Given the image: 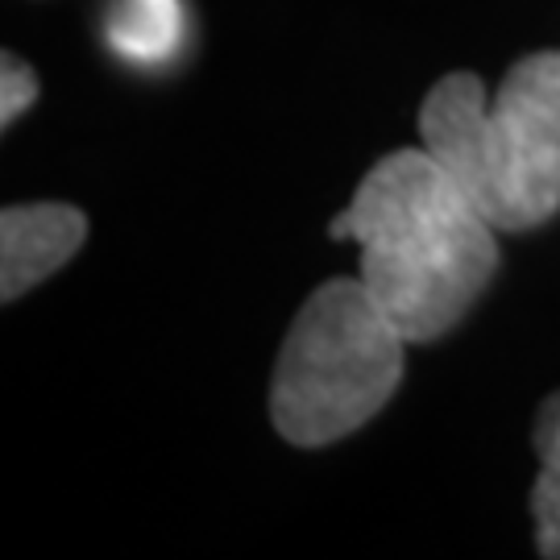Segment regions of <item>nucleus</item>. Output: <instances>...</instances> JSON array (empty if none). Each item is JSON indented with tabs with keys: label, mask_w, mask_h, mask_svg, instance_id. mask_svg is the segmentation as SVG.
I'll return each mask as SVG.
<instances>
[{
	"label": "nucleus",
	"mask_w": 560,
	"mask_h": 560,
	"mask_svg": "<svg viewBox=\"0 0 560 560\" xmlns=\"http://www.w3.org/2000/svg\"><path fill=\"white\" fill-rule=\"evenodd\" d=\"M494 224L423 145L386 154L328 237L358 241L361 275L378 307L411 345L465 320L499 270Z\"/></svg>",
	"instance_id": "nucleus-1"
},
{
	"label": "nucleus",
	"mask_w": 560,
	"mask_h": 560,
	"mask_svg": "<svg viewBox=\"0 0 560 560\" xmlns=\"http://www.w3.org/2000/svg\"><path fill=\"white\" fill-rule=\"evenodd\" d=\"M88 217L71 203H18L0 212V300L13 303L80 254Z\"/></svg>",
	"instance_id": "nucleus-4"
},
{
	"label": "nucleus",
	"mask_w": 560,
	"mask_h": 560,
	"mask_svg": "<svg viewBox=\"0 0 560 560\" xmlns=\"http://www.w3.org/2000/svg\"><path fill=\"white\" fill-rule=\"evenodd\" d=\"M38 101V75L25 59H18L13 50L0 55V125L9 129L13 120Z\"/></svg>",
	"instance_id": "nucleus-8"
},
{
	"label": "nucleus",
	"mask_w": 560,
	"mask_h": 560,
	"mask_svg": "<svg viewBox=\"0 0 560 560\" xmlns=\"http://www.w3.org/2000/svg\"><path fill=\"white\" fill-rule=\"evenodd\" d=\"M187 18L179 0H113L108 4V42L113 50L133 62L171 59L179 50Z\"/></svg>",
	"instance_id": "nucleus-6"
},
{
	"label": "nucleus",
	"mask_w": 560,
	"mask_h": 560,
	"mask_svg": "<svg viewBox=\"0 0 560 560\" xmlns=\"http://www.w3.org/2000/svg\"><path fill=\"white\" fill-rule=\"evenodd\" d=\"M532 444L540 457V478L532 486L536 548H540V557L560 560V390L540 402Z\"/></svg>",
	"instance_id": "nucleus-7"
},
{
	"label": "nucleus",
	"mask_w": 560,
	"mask_h": 560,
	"mask_svg": "<svg viewBox=\"0 0 560 560\" xmlns=\"http://www.w3.org/2000/svg\"><path fill=\"white\" fill-rule=\"evenodd\" d=\"M486 120H490V101L474 71H453L423 96V150L460 183V191L474 203H478L481 162H486Z\"/></svg>",
	"instance_id": "nucleus-5"
},
{
	"label": "nucleus",
	"mask_w": 560,
	"mask_h": 560,
	"mask_svg": "<svg viewBox=\"0 0 560 560\" xmlns=\"http://www.w3.org/2000/svg\"><path fill=\"white\" fill-rule=\"evenodd\" d=\"M411 340L361 279L316 287L279 349L270 423L295 448H324L358 432L390 402Z\"/></svg>",
	"instance_id": "nucleus-2"
},
{
	"label": "nucleus",
	"mask_w": 560,
	"mask_h": 560,
	"mask_svg": "<svg viewBox=\"0 0 560 560\" xmlns=\"http://www.w3.org/2000/svg\"><path fill=\"white\" fill-rule=\"evenodd\" d=\"M478 208L502 233L560 212V50L520 59L490 101Z\"/></svg>",
	"instance_id": "nucleus-3"
}]
</instances>
